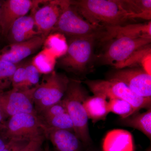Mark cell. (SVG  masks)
<instances>
[{"mask_svg": "<svg viewBox=\"0 0 151 151\" xmlns=\"http://www.w3.org/2000/svg\"><path fill=\"white\" fill-rule=\"evenodd\" d=\"M85 83L94 95L106 98H119L130 103L139 111L142 108H151V99L138 96L122 81L113 79L87 80Z\"/></svg>", "mask_w": 151, "mask_h": 151, "instance_id": "obj_7", "label": "cell"}, {"mask_svg": "<svg viewBox=\"0 0 151 151\" xmlns=\"http://www.w3.org/2000/svg\"><path fill=\"white\" fill-rule=\"evenodd\" d=\"M101 39L95 36L68 38L66 51L57 61V65L76 74L85 73L94 60V49Z\"/></svg>", "mask_w": 151, "mask_h": 151, "instance_id": "obj_2", "label": "cell"}, {"mask_svg": "<svg viewBox=\"0 0 151 151\" xmlns=\"http://www.w3.org/2000/svg\"><path fill=\"white\" fill-rule=\"evenodd\" d=\"M2 1H0V20H1V6ZM0 34H1V30H0Z\"/></svg>", "mask_w": 151, "mask_h": 151, "instance_id": "obj_32", "label": "cell"}, {"mask_svg": "<svg viewBox=\"0 0 151 151\" xmlns=\"http://www.w3.org/2000/svg\"><path fill=\"white\" fill-rule=\"evenodd\" d=\"M119 122L123 126L131 127L140 131L151 139V109L142 113L139 112L126 118H120Z\"/></svg>", "mask_w": 151, "mask_h": 151, "instance_id": "obj_19", "label": "cell"}, {"mask_svg": "<svg viewBox=\"0 0 151 151\" xmlns=\"http://www.w3.org/2000/svg\"><path fill=\"white\" fill-rule=\"evenodd\" d=\"M109 79L122 81L138 96L151 99V76L142 68L117 69L111 73Z\"/></svg>", "mask_w": 151, "mask_h": 151, "instance_id": "obj_10", "label": "cell"}, {"mask_svg": "<svg viewBox=\"0 0 151 151\" xmlns=\"http://www.w3.org/2000/svg\"><path fill=\"white\" fill-rule=\"evenodd\" d=\"M122 6L131 19H151V0H120Z\"/></svg>", "mask_w": 151, "mask_h": 151, "instance_id": "obj_20", "label": "cell"}, {"mask_svg": "<svg viewBox=\"0 0 151 151\" xmlns=\"http://www.w3.org/2000/svg\"><path fill=\"white\" fill-rule=\"evenodd\" d=\"M42 135H45L44 125L37 114L32 113H21L10 117L0 133V137L7 142H29Z\"/></svg>", "mask_w": 151, "mask_h": 151, "instance_id": "obj_6", "label": "cell"}, {"mask_svg": "<svg viewBox=\"0 0 151 151\" xmlns=\"http://www.w3.org/2000/svg\"><path fill=\"white\" fill-rule=\"evenodd\" d=\"M47 38L43 36H36L20 43L10 44L0 50V60L18 64L40 49Z\"/></svg>", "mask_w": 151, "mask_h": 151, "instance_id": "obj_12", "label": "cell"}, {"mask_svg": "<svg viewBox=\"0 0 151 151\" xmlns=\"http://www.w3.org/2000/svg\"><path fill=\"white\" fill-rule=\"evenodd\" d=\"M70 80L65 74L53 71V80L47 94L35 105L37 114L62 100L67 90Z\"/></svg>", "mask_w": 151, "mask_h": 151, "instance_id": "obj_14", "label": "cell"}, {"mask_svg": "<svg viewBox=\"0 0 151 151\" xmlns=\"http://www.w3.org/2000/svg\"><path fill=\"white\" fill-rule=\"evenodd\" d=\"M70 2L86 21L97 26H122L131 19L120 0H77Z\"/></svg>", "mask_w": 151, "mask_h": 151, "instance_id": "obj_1", "label": "cell"}, {"mask_svg": "<svg viewBox=\"0 0 151 151\" xmlns=\"http://www.w3.org/2000/svg\"><path fill=\"white\" fill-rule=\"evenodd\" d=\"M89 96L80 81L70 79L62 99L73 122L74 133L84 144H89L92 141L89 134V119L83 105Z\"/></svg>", "mask_w": 151, "mask_h": 151, "instance_id": "obj_3", "label": "cell"}, {"mask_svg": "<svg viewBox=\"0 0 151 151\" xmlns=\"http://www.w3.org/2000/svg\"><path fill=\"white\" fill-rule=\"evenodd\" d=\"M43 1L42 0L2 1L0 20L1 35L6 37L14 22L27 15L30 11Z\"/></svg>", "mask_w": 151, "mask_h": 151, "instance_id": "obj_11", "label": "cell"}, {"mask_svg": "<svg viewBox=\"0 0 151 151\" xmlns=\"http://www.w3.org/2000/svg\"><path fill=\"white\" fill-rule=\"evenodd\" d=\"M83 105L88 119L91 120L94 124L101 120H105L110 113L106 98L102 95L89 96L84 101Z\"/></svg>", "mask_w": 151, "mask_h": 151, "instance_id": "obj_18", "label": "cell"}, {"mask_svg": "<svg viewBox=\"0 0 151 151\" xmlns=\"http://www.w3.org/2000/svg\"><path fill=\"white\" fill-rule=\"evenodd\" d=\"M65 113H67V109L65 103L62 100L58 103L51 105L41 111L38 113L39 115L38 116L42 122Z\"/></svg>", "mask_w": 151, "mask_h": 151, "instance_id": "obj_24", "label": "cell"}, {"mask_svg": "<svg viewBox=\"0 0 151 151\" xmlns=\"http://www.w3.org/2000/svg\"><path fill=\"white\" fill-rule=\"evenodd\" d=\"M29 142L12 140L8 141L5 147L1 151H21Z\"/></svg>", "mask_w": 151, "mask_h": 151, "instance_id": "obj_29", "label": "cell"}, {"mask_svg": "<svg viewBox=\"0 0 151 151\" xmlns=\"http://www.w3.org/2000/svg\"><path fill=\"white\" fill-rule=\"evenodd\" d=\"M151 38L118 37L105 42V46L95 58L103 65H110L118 69L119 66L134 52L150 44Z\"/></svg>", "mask_w": 151, "mask_h": 151, "instance_id": "obj_5", "label": "cell"}, {"mask_svg": "<svg viewBox=\"0 0 151 151\" xmlns=\"http://www.w3.org/2000/svg\"><path fill=\"white\" fill-rule=\"evenodd\" d=\"M27 82L25 64H21L14 73L12 81V88L19 89H28Z\"/></svg>", "mask_w": 151, "mask_h": 151, "instance_id": "obj_26", "label": "cell"}, {"mask_svg": "<svg viewBox=\"0 0 151 151\" xmlns=\"http://www.w3.org/2000/svg\"><path fill=\"white\" fill-rule=\"evenodd\" d=\"M48 40H45L47 42V44L50 47L51 49L55 54L62 56L66 51L67 48V43L65 40L60 36H53L49 38Z\"/></svg>", "mask_w": 151, "mask_h": 151, "instance_id": "obj_27", "label": "cell"}, {"mask_svg": "<svg viewBox=\"0 0 151 151\" xmlns=\"http://www.w3.org/2000/svg\"><path fill=\"white\" fill-rule=\"evenodd\" d=\"M21 64H14L0 60V91H7L12 87L14 73Z\"/></svg>", "mask_w": 151, "mask_h": 151, "instance_id": "obj_21", "label": "cell"}, {"mask_svg": "<svg viewBox=\"0 0 151 151\" xmlns=\"http://www.w3.org/2000/svg\"><path fill=\"white\" fill-rule=\"evenodd\" d=\"M35 28L32 14L21 17L12 24L6 36L10 44L20 43L40 35Z\"/></svg>", "mask_w": 151, "mask_h": 151, "instance_id": "obj_15", "label": "cell"}, {"mask_svg": "<svg viewBox=\"0 0 151 151\" xmlns=\"http://www.w3.org/2000/svg\"><path fill=\"white\" fill-rule=\"evenodd\" d=\"M66 0L45 1L41 7L38 5L33 9L32 14L35 28L41 35L47 37L56 25Z\"/></svg>", "mask_w": 151, "mask_h": 151, "instance_id": "obj_9", "label": "cell"}, {"mask_svg": "<svg viewBox=\"0 0 151 151\" xmlns=\"http://www.w3.org/2000/svg\"><path fill=\"white\" fill-rule=\"evenodd\" d=\"M42 122L45 126L48 128L66 130L74 133L73 122L68 113L55 116Z\"/></svg>", "mask_w": 151, "mask_h": 151, "instance_id": "obj_23", "label": "cell"}, {"mask_svg": "<svg viewBox=\"0 0 151 151\" xmlns=\"http://www.w3.org/2000/svg\"><path fill=\"white\" fill-rule=\"evenodd\" d=\"M36 86L25 89L12 88L7 91H0V107L7 119L21 113L37 114L33 98Z\"/></svg>", "mask_w": 151, "mask_h": 151, "instance_id": "obj_8", "label": "cell"}, {"mask_svg": "<svg viewBox=\"0 0 151 151\" xmlns=\"http://www.w3.org/2000/svg\"><path fill=\"white\" fill-rule=\"evenodd\" d=\"M45 138V136L42 135L31 140L21 151H40Z\"/></svg>", "mask_w": 151, "mask_h": 151, "instance_id": "obj_28", "label": "cell"}, {"mask_svg": "<svg viewBox=\"0 0 151 151\" xmlns=\"http://www.w3.org/2000/svg\"><path fill=\"white\" fill-rule=\"evenodd\" d=\"M7 142L5 140L1 137H0V151H1L5 147Z\"/></svg>", "mask_w": 151, "mask_h": 151, "instance_id": "obj_31", "label": "cell"}, {"mask_svg": "<svg viewBox=\"0 0 151 151\" xmlns=\"http://www.w3.org/2000/svg\"><path fill=\"white\" fill-rule=\"evenodd\" d=\"M7 119L5 115L4 114V112L0 107V133L2 131L6 122V119Z\"/></svg>", "mask_w": 151, "mask_h": 151, "instance_id": "obj_30", "label": "cell"}, {"mask_svg": "<svg viewBox=\"0 0 151 151\" xmlns=\"http://www.w3.org/2000/svg\"><path fill=\"white\" fill-rule=\"evenodd\" d=\"M45 135L51 142L54 151H81L82 142L73 132L45 126Z\"/></svg>", "mask_w": 151, "mask_h": 151, "instance_id": "obj_13", "label": "cell"}, {"mask_svg": "<svg viewBox=\"0 0 151 151\" xmlns=\"http://www.w3.org/2000/svg\"><path fill=\"white\" fill-rule=\"evenodd\" d=\"M84 151H93L92 150H85Z\"/></svg>", "mask_w": 151, "mask_h": 151, "instance_id": "obj_34", "label": "cell"}, {"mask_svg": "<svg viewBox=\"0 0 151 151\" xmlns=\"http://www.w3.org/2000/svg\"><path fill=\"white\" fill-rule=\"evenodd\" d=\"M102 148L103 151H134L133 136L127 130H111L105 136Z\"/></svg>", "mask_w": 151, "mask_h": 151, "instance_id": "obj_16", "label": "cell"}, {"mask_svg": "<svg viewBox=\"0 0 151 151\" xmlns=\"http://www.w3.org/2000/svg\"><path fill=\"white\" fill-rule=\"evenodd\" d=\"M57 32L67 38L95 36L104 42L107 35L106 27H99L91 24L78 13L70 4L66 3L58 22L51 32Z\"/></svg>", "mask_w": 151, "mask_h": 151, "instance_id": "obj_4", "label": "cell"}, {"mask_svg": "<svg viewBox=\"0 0 151 151\" xmlns=\"http://www.w3.org/2000/svg\"><path fill=\"white\" fill-rule=\"evenodd\" d=\"M44 151H51L48 145H47L46 147H45Z\"/></svg>", "mask_w": 151, "mask_h": 151, "instance_id": "obj_33", "label": "cell"}, {"mask_svg": "<svg viewBox=\"0 0 151 151\" xmlns=\"http://www.w3.org/2000/svg\"><path fill=\"white\" fill-rule=\"evenodd\" d=\"M108 107L110 113L112 112L117 114L123 119L139 112L129 103L119 98L110 99L108 102Z\"/></svg>", "mask_w": 151, "mask_h": 151, "instance_id": "obj_22", "label": "cell"}, {"mask_svg": "<svg viewBox=\"0 0 151 151\" xmlns=\"http://www.w3.org/2000/svg\"><path fill=\"white\" fill-rule=\"evenodd\" d=\"M105 42L118 37L151 38V22L117 27H106Z\"/></svg>", "mask_w": 151, "mask_h": 151, "instance_id": "obj_17", "label": "cell"}, {"mask_svg": "<svg viewBox=\"0 0 151 151\" xmlns=\"http://www.w3.org/2000/svg\"><path fill=\"white\" fill-rule=\"evenodd\" d=\"M24 64L26 70L27 88L29 89L35 87L40 83L41 73L33 62L28 63Z\"/></svg>", "mask_w": 151, "mask_h": 151, "instance_id": "obj_25", "label": "cell"}]
</instances>
